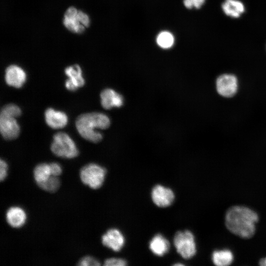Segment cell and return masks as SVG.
<instances>
[{"instance_id": "5bb4252c", "label": "cell", "mask_w": 266, "mask_h": 266, "mask_svg": "<svg viewBox=\"0 0 266 266\" xmlns=\"http://www.w3.org/2000/svg\"><path fill=\"white\" fill-rule=\"evenodd\" d=\"M44 115L47 124L53 129L63 128L67 123V116L63 112L49 108L45 111Z\"/></svg>"}, {"instance_id": "603a6c76", "label": "cell", "mask_w": 266, "mask_h": 266, "mask_svg": "<svg viewBox=\"0 0 266 266\" xmlns=\"http://www.w3.org/2000/svg\"><path fill=\"white\" fill-rule=\"evenodd\" d=\"M127 261L123 259L112 258L106 259L104 265L106 266H125Z\"/></svg>"}, {"instance_id": "cb8c5ba5", "label": "cell", "mask_w": 266, "mask_h": 266, "mask_svg": "<svg viewBox=\"0 0 266 266\" xmlns=\"http://www.w3.org/2000/svg\"><path fill=\"white\" fill-rule=\"evenodd\" d=\"M100 262L91 256H86L82 258L78 262V265L82 266H100Z\"/></svg>"}, {"instance_id": "7a4b0ae2", "label": "cell", "mask_w": 266, "mask_h": 266, "mask_svg": "<svg viewBox=\"0 0 266 266\" xmlns=\"http://www.w3.org/2000/svg\"><path fill=\"white\" fill-rule=\"evenodd\" d=\"M76 129L85 139L98 143L102 138V134L96 129H105L110 124L109 117L104 114L92 112L79 115L76 120Z\"/></svg>"}, {"instance_id": "7402d4cb", "label": "cell", "mask_w": 266, "mask_h": 266, "mask_svg": "<svg viewBox=\"0 0 266 266\" xmlns=\"http://www.w3.org/2000/svg\"><path fill=\"white\" fill-rule=\"evenodd\" d=\"M0 113L18 117L21 114V110L17 105L10 103L4 105L1 109Z\"/></svg>"}, {"instance_id": "30bf717a", "label": "cell", "mask_w": 266, "mask_h": 266, "mask_svg": "<svg viewBox=\"0 0 266 266\" xmlns=\"http://www.w3.org/2000/svg\"><path fill=\"white\" fill-rule=\"evenodd\" d=\"M101 240L103 245L115 252L121 250L125 242L123 233L116 229L108 230L102 236Z\"/></svg>"}, {"instance_id": "d4e9b609", "label": "cell", "mask_w": 266, "mask_h": 266, "mask_svg": "<svg viewBox=\"0 0 266 266\" xmlns=\"http://www.w3.org/2000/svg\"><path fill=\"white\" fill-rule=\"evenodd\" d=\"M7 165L3 160L0 159V179L3 180L7 176Z\"/></svg>"}, {"instance_id": "6da1fadb", "label": "cell", "mask_w": 266, "mask_h": 266, "mask_svg": "<svg viewBox=\"0 0 266 266\" xmlns=\"http://www.w3.org/2000/svg\"><path fill=\"white\" fill-rule=\"evenodd\" d=\"M258 219L257 214L252 209L245 206H233L226 213L225 225L233 233L249 238L255 233V223Z\"/></svg>"}, {"instance_id": "8992f818", "label": "cell", "mask_w": 266, "mask_h": 266, "mask_svg": "<svg viewBox=\"0 0 266 266\" xmlns=\"http://www.w3.org/2000/svg\"><path fill=\"white\" fill-rule=\"evenodd\" d=\"M173 243L177 253L184 259H190L196 253L195 237L190 231L177 232L174 236Z\"/></svg>"}, {"instance_id": "2e32d148", "label": "cell", "mask_w": 266, "mask_h": 266, "mask_svg": "<svg viewBox=\"0 0 266 266\" xmlns=\"http://www.w3.org/2000/svg\"><path fill=\"white\" fill-rule=\"evenodd\" d=\"M149 246L154 254L162 256L168 252L170 245L168 240L162 234H157L150 240Z\"/></svg>"}, {"instance_id": "ac0fdd59", "label": "cell", "mask_w": 266, "mask_h": 266, "mask_svg": "<svg viewBox=\"0 0 266 266\" xmlns=\"http://www.w3.org/2000/svg\"><path fill=\"white\" fill-rule=\"evenodd\" d=\"M52 175L50 164H39L33 170V177L38 186L45 182Z\"/></svg>"}, {"instance_id": "4fadbf2b", "label": "cell", "mask_w": 266, "mask_h": 266, "mask_svg": "<svg viewBox=\"0 0 266 266\" xmlns=\"http://www.w3.org/2000/svg\"><path fill=\"white\" fill-rule=\"evenodd\" d=\"M100 102L102 106L106 109L114 107H120L124 102L122 96L111 89H105L100 93Z\"/></svg>"}, {"instance_id": "4316f807", "label": "cell", "mask_w": 266, "mask_h": 266, "mask_svg": "<svg viewBox=\"0 0 266 266\" xmlns=\"http://www.w3.org/2000/svg\"><path fill=\"white\" fill-rule=\"evenodd\" d=\"M192 1L194 4V7L196 8H199L203 4L205 0H192Z\"/></svg>"}, {"instance_id": "277c9868", "label": "cell", "mask_w": 266, "mask_h": 266, "mask_svg": "<svg viewBox=\"0 0 266 266\" xmlns=\"http://www.w3.org/2000/svg\"><path fill=\"white\" fill-rule=\"evenodd\" d=\"M63 23L70 32L80 34L90 26V20L86 13L72 6L66 10Z\"/></svg>"}, {"instance_id": "8fae6325", "label": "cell", "mask_w": 266, "mask_h": 266, "mask_svg": "<svg viewBox=\"0 0 266 266\" xmlns=\"http://www.w3.org/2000/svg\"><path fill=\"white\" fill-rule=\"evenodd\" d=\"M65 72L68 77V79L65 82L67 89L74 91L84 85L85 80L82 75V70L79 66L74 65L69 66L65 69Z\"/></svg>"}, {"instance_id": "ffe728a7", "label": "cell", "mask_w": 266, "mask_h": 266, "mask_svg": "<svg viewBox=\"0 0 266 266\" xmlns=\"http://www.w3.org/2000/svg\"><path fill=\"white\" fill-rule=\"evenodd\" d=\"M157 44L163 49H168L172 47L174 42V38L171 33L167 31L160 33L157 38Z\"/></svg>"}, {"instance_id": "484cf974", "label": "cell", "mask_w": 266, "mask_h": 266, "mask_svg": "<svg viewBox=\"0 0 266 266\" xmlns=\"http://www.w3.org/2000/svg\"><path fill=\"white\" fill-rule=\"evenodd\" d=\"M50 166L52 175L58 176L62 173V168L59 164L57 163H52L50 164Z\"/></svg>"}, {"instance_id": "e0dca14e", "label": "cell", "mask_w": 266, "mask_h": 266, "mask_svg": "<svg viewBox=\"0 0 266 266\" xmlns=\"http://www.w3.org/2000/svg\"><path fill=\"white\" fill-rule=\"evenodd\" d=\"M222 7L227 15L234 18L240 17L245 10L243 4L237 0H225Z\"/></svg>"}, {"instance_id": "f1b7e54d", "label": "cell", "mask_w": 266, "mask_h": 266, "mask_svg": "<svg viewBox=\"0 0 266 266\" xmlns=\"http://www.w3.org/2000/svg\"><path fill=\"white\" fill-rule=\"evenodd\" d=\"M259 265L262 266H266V257L260 260Z\"/></svg>"}, {"instance_id": "44dd1931", "label": "cell", "mask_w": 266, "mask_h": 266, "mask_svg": "<svg viewBox=\"0 0 266 266\" xmlns=\"http://www.w3.org/2000/svg\"><path fill=\"white\" fill-rule=\"evenodd\" d=\"M60 186V180L57 176L52 175L45 182L39 187L43 190L54 192L57 191Z\"/></svg>"}, {"instance_id": "83f0119b", "label": "cell", "mask_w": 266, "mask_h": 266, "mask_svg": "<svg viewBox=\"0 0 266 266\" xmlns=\"http://www.w3.org/2000/svg\"><path fill=\"white\" fill-rule=\"evenodd\" d=\"M184 6L187 8L190 9L194 7V4L192 0H183Z\"/></svg>"}, {"instance_id": "3957f363", "label": "cell", "mask_w": 266, "mask_h": 266, "mask_svg": "<svg viewBox=\"0 0 266 266\" xmlns=\"http://www.w3.org/2000/svg\"><path fill=\"white\" fill-rule=\"evenodd\" d=\"M51 150L56 156L64 158L71 159L78 155V150L73 140L63 132L54 135Z\"/></svg>"}, {"instance_id": "7c38bea8", "label": "cell", "mask_w": 266, "mask_h": 266, "mask_svg": "<svg viewBox=\"0 0 266 266\" xmlns=\"http://www.w3.org/2000/svg\"><path fill=\"white\" fill-rule=\"evenodd\" d=\"M26 77L25 71L17 65H10L5 70V82L15 88H21L25 82Z\"/></svg>"}, {"instance_id": "f546056e", "label": "cell", "mask_w": 266, "mask_h": 266, "mask_svg": "<svg viewBox=\"0 0 266 266\" xmlns=\"http://www.w3.org/2000/svg\"><path fill=\"white\" fill-rule=\"evenodd\" d=\"M174 265H176V266H178V265H180V266H183V265L182 264H175Z\"/></svg>"}, {"instance_id": "d6986e66", "label": "cell", "mask_w": 266, "mask_h": 266, "mask_svg": "<svg viewBox=\"0 0 266 266\" xmlns=\"http://www.w3.org/2000/svg\"><path fill=\"white\" fill-rule=\"evenodd\" d=\"M233 255L229 250L215 251L212 256L213 263L218 266H226L233 261Z\"/></svg>"}, {"instance_id": "ba28073f", "label": "cell", "mask_w": 266, "mask_h": 266, "mask_svg": "<svg viewBox=\"0 0 266 266\" xmlns=\"http://www.w3.org/2000/svg\"><path fill=\"white\" fill-rule=\"evenodd\" d=\"M0 131L5 139L12 140L17 137L20 133V126L16 117L0 113Z\"/></svg>"}, {"instance_id": "9a60e30c", "label": "cell", "mask_w": 266, "mask_h": 266, "mask_svg": "<svg viewBox=\"0 0 266 266\" xmlns=\"http://www.w3.org/2000/svg\"><path fill=\"white\" fill-rule=\"evenodd\" d=\"M27 216L25 211L18 206L9 208L6 213L8 224L13 228L22 227L25 223Z\"/></svg>"}, {"instance_id": "5b68a950", "label": "cell", "mask_w": 266, "mask_h": 266, "mask_svg": "<svg viewBox=\"0 0 266 266\" xmlns=\"http://www.w3.org/2000/svg\"><path fill=\"white\" fill-rule=\"evenodd\" d=\"M106 171L98 164L91 163L84 166L80 170L82 182L92 189L100 188L104 180Z\"/></svg>"}, {"instance_id": "9c48e42d", "label": "cell", "mask_w": 266, "mask_h": 266, "mask_svg": "<svg viewBox=\"0 0 266 266\" xmlns=\"http://www.w3.org/2000/svg\"><path fill=\"white\" fill-rule=\"evenodd\" d=\"M153 202L160 207L170 205L174 199V194L171 189L161 185L155 186L151 192Z\"/></svg>"}, {"instance_id": "52a82bcc", "label": "cell", "mask_w": 266, "mask_h": 266, "mask_svg": "<svg viewBox=\"0 0 266 266\" xmlns=\"http://www.w3.org/2000/svg\"><path fill=\"white\" fill-rule=\"evenodd\" d=\"M216 85L218 93L225 97L233 96L236 93L238 87L236 77L230 74L219 76L217 79Z\"/></svg>"}]
</instances>
